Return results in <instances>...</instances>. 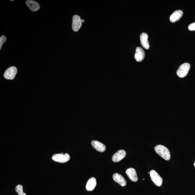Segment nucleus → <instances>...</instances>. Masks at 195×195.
Returning <instances> with one entry per match:
<instances>
[{"mask_svg":"<svg viewBox=\"0 0 195 195\" xmlns=\"http://www.w3.org/2000/svg\"><path fill=\"white\" fill-rule=\"evenodd\" d=\"M154 149L156 153L165 160H170V152L166 147L159 145L156 146Z\"/></svg>","mask_w":195,"mask_h":195,"instance_id":"nucleus-1","label":"nucleus"},{"mask_svg":"<svg viewBox=\"0 0 195 195\" xmlns=\"http://www.w3.org/2000/svg\"><path fill=\"white\" fill-rule=\"evenodd\" d=\"M150 175L152 182L156 186H161L163 183V179L157 172L154 170H151L150 172Z\"/></svg>","mask_w":195,"mask_h":195,"instance_id":"nucleus-3","label":"nucleus"},{"mask_svg":"<svg viewBox=\"0 0 195 195\" xmlns=\"http://www.w3.org/2000/svg\"><path fill=\"white\" fill-rule=\"evenodd\" d=\"M188 29L190 31L195 30V23L190 24L188 26Z\"/></svg>","mask_w":195,"mask_h":195,"instance_id":"nucleus-18","label":"nucleus"},{"mask_svg":"<svg viewBox=\"0 0 195 195\" xmlns=\"http://www.w3.org/2000/svg\"><path fill=\"white\" fill-rule=\"evenodd\" d=\"M128 177L133 182H137L138 180V178L136 171L133 168H130L128 169L126 171Z\"/></svg>","mask_w":195,"mask_h":195,"instance_id":"nucleus-11","label":"nucleus"},{"mask_svg":"<svg viewBox=\"0 0 195 195\" xmlns=\"http://www.w3.org/2000/svg\"><path fill=\"white\" fill-rule=\"evenodd\" d=\"M82 25V19L79 16L75 15L72 19V28L74 32H77L80 29Z\"/></svg>","mask_w":195,"mask_h":195,"instance_id":"nucleus-6","label":"nucleus"},{"mask_svg":"<svg viewBox=\"0 0 195 195\" xmlns=\"http://www.w3.org/2000/svg\"><path fill=\"white\" fill-rule=\"evenodd\" d=\"M194 166H195V162H194Z\"/></svg>","mask_w":195,"mask_h":195,"instance_id":"nucleus-20","label":"nucleus"},{"mask_svg":"<svg viewBox=\"0 0 195 195\" xmlns=\"http://www.w3.org/2000/svg\"><path fill=\"white\" fill-rule=\"evenodd\" d=\"M82 23H84V20L82 19Z\"/></svg>","mask_w":195,"mask_h":195,"instance_id":"nucleus-19","label":"nucleus"},{"mask_svg":"<svg viewBox=\"0 0 195 195\" xmlns=\"http://www.w3.org/2000/svg\"><path fill=\"white\" fill-rule=\"evenodd\" d=\"M91 143L93 147L99 152H104L106 150V147L105 145L99 141H93Z\"/></svg>","mask_w":195,"mask_h":195,"instance_id":"nucleus-14","label":"nucleus"},{"mask_svg":"<svg viewBox=\"0 0 195 195\" xmlns=\"http://www.w3.org/2000/svg\"><path fill=\"white\" fill-rule=\"evenodd\" d=\"M15 191L18 193V195H26V193L23 192V186L21 185H18L16 187Z\"/></svg>","mask_w":195,"mask_h":195,"instance_id":"nucleus-16","label":"nucleus"},{"mask_svg":"<svg viewBox=\"0 0 195 195\" xmlns=\"http://www.w3.org/2000/svg\"></svg>","mask_w":195,"mask_h":195,"instance_id":"nucleus-21","label":"nucleus"},{"mask_svg":"<svg viewBox=\"0 0 195 195\" xmlns=\"http://www.w3.org/2000/svg\"><path fill=\"white\" fill-rule=\"evenodd\" d=\"M145 52L143 49L140 47H137L135 50V58L138 62L142 61L144 59Z\"/></svg>","mask_w":195,"mask_h":195,"instance_id":"nucleus-9","label":"nucleus"},{"mask_svg":"<svg viewBox=\"0 0 195 195\" xmlns=\"http://www.w3.org/2000/svg\"><path fill=\"white\" fill-rule=\"evenodd\" d=\"M190 67L189 63H184L181 65L177 70V74L180 78H184L188 74Z\"/></svg>","mask_w":195,"mask_h":195,"instance_id":"nucleus-2","label":"nucleus"},{"mask_svg":"<svg viewBox=\"0 0 195 195\" xmlns=\"http://www.w3.org/2000/svg\"><path fill=\"white\" fill-rule=\"evenodd\" d=\"M26 4L32 11H37L40 9V6L38 3L35 1L28 0L26 1Z\"/></svg>","mask_w":195,"mask_h":195,"instance_id":"nucleus-13","label":"nucleus"},{"mask_svg":"<svg viewBox=\"0 0 195 195\" xmlns=\"http://www.w3.org/2000/svg\"><path fill=\"white\" fill-rule=\"evenodd\" d=\"M17 69L16 67L12 66L7 69L4 72V76L6 79H14L17 73Z\"/></svg>","mask_w":195,"mask_h":195,"instance_id":"nucleus-5","label":"nucleus"},{"mask_svg":"<svg viewBox=\"0 0 195 195\" xmlns=\"http://www.w3.org/2000/svg\"><path fill=\"white\" fill-rule=\"evenodd\" d=\"M52 160L56 162L60 163H65L67 162L70 159L69 154L66 153L64 154L63 153L61 154H54L52 157Z\"/></svg>","mask_w":195,"mask_h":195,"instance_id":"nucleus-4","label":"nucleus"},{"mask_svg":"<svg viewBox=\"0 0 195 195\" xmlns=\"http://www.w3.org/2000/svg\"><path fill=\"white\" fill-rule=\"evenodd\" d=\"M113 179L115 182L119 184L122 186H124L127 184V182L121 174L115 173L113 175Z\"/></svg>","mask_w":195,"mask_h":195,"instance_id":"nucleus-12","label":"nucleus"},{"mask_svg":"<svg viewBox=\"0 0 195 195\" xmlns=\"http://www.w3.org/2000/svg\"><path fill=\"white\" fill-rule=\"evenodd\" d=\"M183 14V12L180 10H177L173 12L170 17V21L172 23L176 22L180 20Z\"/></svg>","mask_w":195,"mask_h":195,"instance_id":"nucleus-8","label":"nucleus"},{"mask_svg":"<svg viewBox=\"0 0 195 195\" xmlns=\"http://www.w3.org/2000/svg\"><path fill=\"white\" fill-rule=\"evenodd\" d=\"M148 38V35L145 33H143L140 35V40L142 46L146 50L149 49L150 48Z\"/></svg>","mask_w":195,"mask_h":195,"instance_id":"nucleus-10","label":"nucleus"},{"mask_svg":"<svg viewBox=\"0 0 195 195\" xmlns=\"http://www.w3.org/2000/svg\"><path fill=\"white\" fill-rule=\"evenodd\" d=\"M7 38L4 35L1 36L0 38V49H1L2 45L7 40Z\"/></svg>","mask_w":195,"mask_h":195,"instance_id":"nucleus-17","label":"nucleus"},{"mask_svg":"<svg viewBox=\"0 0 195 195\" xmlns=\"http://www.w3.org/2000/svg\"><path fill=\"white\" fill-rule=\"evenodd\" d=\"M96 184V180L94 177H91L89 179L87 184L86 189L88 191H91L94 189Z\"/></svg>","mask_w":195,"mask_h":195,"instance_id":"nucleus-15","label":"nucleus"},{"mask_svg":"<svg viewBox=\"0 0 195 195\" xmlns=\"http://www.w3.org/2000/svg\"><path fill=\"white\" fill-rule=\"evenodd\" d=\"M126 155V151L123 150H119L114 154L112 157V160L114 162H118L121 161L125 157Z\"/></svg>","mask_w":195,"mask_h":195,"instance_id":"nucleus-7","label":"nucleus"}]
</instances>
